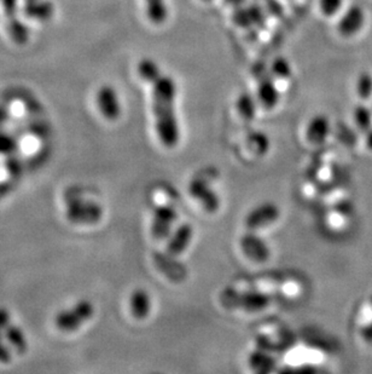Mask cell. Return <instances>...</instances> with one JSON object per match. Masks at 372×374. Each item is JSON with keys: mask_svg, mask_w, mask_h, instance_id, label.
<instances>
[{"mask_svg": "<svg viewBox=\"0 0 372 374\" xmlns=\"http://www.w3.org/2000/svg\"><path fill=\"white\" fill-rule=\"evenodd\" d=\"M177 84L170 75H162L153 84V110L157 136L162 145L174 148L179 143L180 129L175 113Z\"/></svg>", "mask_w": 372, "mask_h": 374, "instance_id": "cell-1", "label": "cell"}, {"mask_svg": "<svg viewBox=\"0 0 372 374\" xmlns=\"http://www.w3.org/2000/svg\"><path fill=\"white\" fill-rule=\"evenodd\" d=\"M94 314V308L92 303L84 299L69 309L59 311L54 319V324L57 326V329L63 332H73L80 329L86 321L90 320Z\"/></svg>", "mask_w": 372, "mask_h": 374, "instance_id": "cell-2", "label": "cell"}, {"mask_svg": "<svg viewBox=\"0 0 372 374\" xmlns=\"http://www.w3.org/2000/svg\"><path fill=\"white\" fill-rule=\"evenodd\" d=\"M223 301L229 307L237 308L242 310L254 311L264 310L271 303V296L267 293L255 292V291H246V292H231L225 291Z\"/></svg>", "mask_w": 372, "mask_h": 374, "instance_id": "cell-3", "label": "cell"}, {"mask_svg": "<svg viewBox=\"0 0 372 374\" xmlns=\"http://www.w3.org/2000/svg\"><path fill=\"white\" fill-rule=\"evenodd\" d=\"M67 218L77 224H94L101 221L103 210L98 203L84 199H70L67 203Z\"/></svg>", "mask_w": 372, "mask_h": 374, "instance_id": "cell-4", "label": "cell"}, {"mask_svg": "<svg viewBox=\"0 0 372 374\" xmlns=\"http://www.w3.org/2000/svg\"><path fill=\"white\" fill-rule=\"evenodd\" d=\"M281 216L278 206L274 203H265L251 210L246 217V226L249 230H259L274 224Z\"/></svg>", "mask_w": 372, "mask_h": 374, "instance_id": "cell-5", "label": "cell"}, {"mask_svg": "<svg viewBox=\"0 0 372 374\" xmlns=\"http://www.w3.org/2000/svg\"><path fill=\"white\" fill-rule=\"evenodd\" d=\"M96 103L101 114L108 120H117L121 115L120 99L112 86L104 85L97 91Z\"/></svg>", "mask_w": 372, "mask_h": 374, "instance_id": "cell-6", "label": "cell"}, {"mask_svg": "<svg viewBox=\"0 0 372 374\" xmlns=\"http://www.w3.org/2000/svg\"><path fill=\"white\" fill-rule=\"evenodd\" d=\"M177 211L174 208L168 205L157 206L154 211L153 226L151 233L157 240L166 239L172 233V228L177 221Z\"/></svg>", "mask_w": 372, "mask_h": 374, "instance_id": "cell-7", "label": "cell"}, {"mask_svg": "<svg viewBox=\"0 0 372 374\" xmlns=\"http://www.w3.org/2000/svg\"><path fill=\"white\" fill-rule=\"evenodd\" d=\"M366 15L363 8L358 4L350 5L342 14L337 23V29L343 36H353L362 31L365 24Z\"/></svg>", "mask_w": 372, "mask_h": 374, "instance_id": "cell-8", "label": "cell"}, {"mask_svg": "<svg viewBox=\"0 0 372 374\" xmlns=\"http://www.w3.org/2000/svg\"><path fill=\"white\" fill-rule=\"evenodd\" d=\"M188 192L193 198L196 199L201 203L206 211L214 213L220 208V199L214 190L211 189L206 180H195L190 182Z\"/></svg>", "mask_w": 372, "mask_h": 374, "instance_id": "cell-9", "label": "cell"}, {"mask_svg": "<svg viewBox=\"0 0 372 374\" xmlns=\"http://www.w3.org/2000/svg\"><path fill=\"white\" fill-rule=\"evenodd\" d=\"M241 248L251 261L256 263H264L269 259L271 254L269 245L254 233L243 235L241 239Z\"/></svg>", "mask_w": 372, "mask_h": 374, "instance_id": "cell-10", "label": "cell"}, {"mask_svg": "<svg viewBox=\"0 0 372 374\" xmlns=\"http://www.w3.org/2000/svg\"><path fill=\"white\" fill-rule=\"evenodd\" d=\"M258 84V99L261 106L266 109H274L279 101V91L272 80V74H256Z\"/></svg>", "mask_w": 372, "mask_h": 374, "instance_id": "cell-11", "label": "cell"}, {"mask_svg": "<svg viewBox=\"0 0 372 374\" xmlns=\"http://www.w3.org/2000/svg\"><path fill=\"white\" fill-rule=\"evenodd\" d=\"M193 228L191 224H188V223L181 224L172 234L171 239L167 245V251L171 253L172 256H179L188 250L191 241H193Z\"/></svg>", "mask_w": 372, "mask_h": 374, "instance_id": "cell-12", "label": "cell"}, {"mask_svg": "<svg viewBox=\"0 0 372 374\" xmlns=\"http://www.w3.org/2000/svg\"><path fill=\"white\" fill-rule=\"evenodd\" d=\"M330 129L332 127H330V122L327 117L323 114L315 115L311 119L307 125V130H306L307 140L313 145H320L327 140V136L330 134Z\"/></svg>", "mask_w": 372, "mask_h": 374, "instance_id": "cell-13", "label": "cell"}, {"mask_svg": "<svg viewBox=\"0 0 372 374\" xmlns=\"http://www.w3.org/2000/svg\"><path fill=\"white\" fill-rule=\"evenodd\" d=\"M23 13L36 21H47L54 16V4L50 0H31L23 3Z\"/></svg>", "mask_w": 372, "mask_h": 374, "instance_id": "cell-14", "label": "cell"}, {"mask_svg": "<svg viewBox=\"0 0 372 374\" xmlns=\"http://www.w3.org/2000/svg\"><path fill=\"white\" fill-rule=\"evenodd\" d=\"M131 311L138 320H144L148 317L151 311V298L149 293L143 289H135L131 296Z\"/></svg>", "mask_w": 372, "mask_h": 374, "instance_id": "cell-15", "label": "cell"}, {"mask_svg": "<svg viewBox=\"0 0 372 374\" xmlns=\"http://www.w3.org/2000/svg\"><path fill=\"white\" fill-rule=\"evenodd\" d=\"M145 14L150 22L162 24L166 22L170 16V8L166 0H144Z\"/></svg>", "mask_w": 372, "mask_h": 374, "instance_id": "cell-16", "label": "cell"}, {"mask_svg": "<svg viewBox=\"0 0 372 374\" xmlns=\"http://www.w3.org/2000/svg\"><path fill=\"white\" fill-rule=\"evenodd\" d=\"M137 72L142 80L151 85L162 77L161 67L153 59H140L137 66Z\"/></svg>", "mask_w": 372, "mask_h": 374, "instance_id": "cell-17", "label": "cell"}, {"mask_svg": "<svg viewBox=\"0 0 372 374\" xmlns=\"http://www.w3.org/2000/svg\"><path fill=\"white\" fill-rule=\"evenodd\" d=\"M4 336L6 342H8L10 347L14 349L15 352H18V354L26 352L28 345L27 339H26V336L23 333L22 329L16 325L10 324L4 329Z\"/></svg>", "mask_w": 372, "mask_h": 374, "instance_id": "cell-18", "label": "cell"}, {"mask_svg": "<svg viewBox=\"0 0 372 374\" xmlns=\"http://www.w3.org/2000/svg\"><path fill=\"white\" fill-rule=\"evenodd\" d=\"M8 32H9L10 38L18 45L26 44L29 38V31L26 27V24L16 17L10 18L8 21Z\"/></svg>", "mask_w": 372, "mask_h": 374, "instance_id": "cell-19", "label": "cell"}, {"mask_svg": "<svg viewBox=\"0 0 372 374\" xmlns=\"http://www.w3.org/2000/svg\"><path fill=\"white\" fill-rule=\"evenodd\" d=\"M237 110L246 120H253L256 115L255 99L253 96L244 92L237 99Z\"/></svg>", "mask_w": 372, "mask_h": 374, "instance_id": "cell-20", "label": "cell"}, {"mask_svg": "<svg viewBox=\"0 0 372 374\" xmlns=\"http://www.w3.org/2000/svg\"><path fill=\"white\" fill-rule=\"evenodd\" d=\"M355 122L362 131H369L372 127V110L360 104L355 109Z\"/></svg>", "mask_w": 372, "mask_h": 374, "instance_id": "cell-21", "label": "cell"}, {"mask_svg": "<svg viewBox=\"0 0 372 374\" xmlns=\"http://www.w3.org/2000/svg\"><path fill=\"white\" fill-rule=\"evenodd\" d=\"M355 90L362 99H369L372 97V75L370 73L364 72L359 74Z\"/></svg>", "mask_w": 372, "mask_h": 374, "instance_id": "cell-22", "label": "cell"}, {"mask_svg": "<svg viewBox=\"0 0 372 374\" xmlns=\"http://www.w3.org/2000/svg\"><path fill=\"white\" fill-rule=\"evenodd\" d=\"M272 77L278 78V79H288L292 75V66L288 62L287 59L284 57H277L271 64V71Z\"/></svg>", "mask_w": 372, "mask_h": 374, "instance_id": "cell-23", "label": "cell"}, {"mask_svg": "<svg viewBox=\"0 0 372 374\" xmlns=\"http://www.w3.org/2000/svg\"><path fill=\"white\" fill-rule=\"evenodd\" d=\"M342 6L343 0H319V10L327 17H332L340 13Z\"/></svg>", "mask_w": 372, "mask_h": 374, "instance_id": "cell-24", "label": "cell"}, {"mask_svg": "<svg viewBox=\"0 0 372 374\" xmlns=\"http://www.w3.org/2000/svg\"><path fill=\"white\" fill-rule=\"evenodd\" d=\"M251 143L255 145V152H259V153H266V150L269 148L267 137L260 134V132H256V134L251 136Z\"/></svg>", "mask_w": 372, "mask_h": 374, "instance_id": "cell-25", "label": "cell"}, {"mask_svg": "<svg viewBox=\"0 0 372 374\" xmlns=\"http://www.w3.org/2000/svg\"><path fill=\"white\" fill-rule=\"evenodd\" d=\"M11 360V352L5 339L4 329L0 327V362H9Z\"/></svg>", "mask_w": 372, "mask_h": 374, "instance_id": "cell-26", "label": "cell"}, {"mask_svg": "<svg viewBox=\"0 0 372 374\" xmlns=\"http://www.w3.org/2000/svg\"><path fill=\"white\" fill-rule=\"evenodd\" d=\"M15 145L16 143L11 136L0 132V153H10L14 150Z\"/></svg>", "mask_w": 372, "mask_h": 374, "instance_id": "cell-27", "label": "cell"}, {"mask_svg": "<svg viewBox=\"0 0 372 374\" xmlns=\"http://www.w3.org/2000/svg\"><path fill=\"white\" fill-rule=\"evenodd\" d=\"M18 1L20 0H1V6H3L6 17L9 18V20L10 18L16 17Z\"/></svg>", "mask_w": 372, "mask_h": 374, "instance_id": "cell-28", "label": "cell"}, {"mask_svg": "<svg viewBox=\"0 0 372 374\" xmlns=\"http://www.w3.org/2000/svg\"><path fill=\"white\" fill-rule=\"evenodd\" d=\"M362 337H363L365 342L372 345V322L364 326L363 329H362Z\"/></svg>", "mask_w": 372, "mask_h": 374, "instance_id": "cell-29", "label": "cell"}, {"mask_svg": "<svg viewBox=\"0 0 372 374\" xmlns=\"http://www.w3.org/2000/svg\"><path fill=\"white\" fill-rule=\"evenodd\" d=\"M366 145L369 149L372 150V127L370 130L366 131Z\"/></svg>", "mask_w": 372, "mask_h": 374, "instance_id": "cell-30", "label": "cell"}, {"mask_svg": "<svg viewBox=\"0 0 372 374\" xmlns=\"http://www.w3.org/2000/svg\"><path fill=\"white\" fill-rule=\"evenodd\" d=\"M5 119H6V113H5V110L0 109V122H4Z\"/></svg>", "mask_w": 372, "mask_h": 374, "instance_id": "cell-31", "label": "cell"}, {"mask_svg": "<svg viewBox=\"0 0 372 374\" xmlns=\"http://www.w3.org/2000/svg\"><path fill=\"white\" fill-rule=\"evenodd\" d=\"M203 1H206V3H209V1H211V0H203Z\"/></svg>", "mask_w": 372, "mask_h": 374, "instance_id": "cell-32", "label": "cell"}, {"mask_svg": "<svg viewBox=\"0 0 372 374\" xmlns=\"http://www.w3.org/2000/svg\"><path fill=\"white\" fill-rule=\"evenodd\" d=\"M371 305H372V298H371Z\"/></svg>", "mask_w": 372, "mask_h": 374, "instance_id": "cell-33", "label": "cell"}]
</instances>
